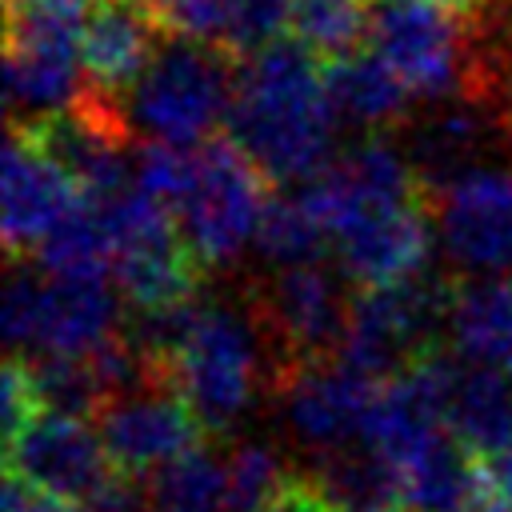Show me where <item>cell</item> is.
<instances>
[{"mask_svg": "<svg viewBox=\"0 0 512 512\" xmlns=\"http://www.w3.org/2000/svg\"><path fill=\"white\" fill-rule=\"evenodd\" d=\"M92 424L112 464L136 480H148L152 472L196 452L208 440L204 424L196 420L168 372H156L144 384L108 396Z\"/></svg>", "mask_w": 512, "mask_h": 512, "instance_id": "30bf717a", "label": "cell"}, {"mask_svg": "<svg viewBox=\"0 0 512 512\" xmlns=\"http://www.w3.org/2000/svg\"><path fill=\"white\" fill-rule=\"evenodd\" d=\"M148 504L184 512H224V460L196 448L148 476Z\"/></svg>", "mask_w": 512, "mask_h": 512, "instance_id": "cb8c5ba5", "label": "cell"}, {"mask_svg": "<svg viewBox=\"0 0 512 512\" xmlns=\"http://www.w3.org/2000/svg\"><path fill=\"white\" fill-rule=\"evenodd\" d=\"M224 132L276 188L308 184L328 168L336 132L324 64L296 36L240 60Z\"/></svg>", "mask_w": 512, "mask_h": 512, "instance_id": "6da1fadb", "label": "cell"}, {"mask_svg": "<svg viewBox=\"0 0 512 512\" xmlns=\"http://www.w3.org/2000/svg\"><path fill=\"white\" fill-rule=\"evenodd\" d=\"M508 280H512V268H508Z\"/></svg>", "mask_w": 512, "mask_h": 512, "instance_id": "836d02e7", "label": "cell"}, {"mask_svg": "<svg viewBox=\"0 0 512 512\" xmlns=\"http://www.w3.org/2000/svg\"><path fill=\"white\" fill-rule=\"evenodd\" d=\"M168 28L144 0H92L80 28L84 84L124 100L128 88L144 76Z\"/></svg>", "mask_w": 512, "mask_h": 512, "instance_id": "2e32d148", "label": "cell"}, {"mask_svg": "<svg viewBox=\"0 0 512 512\" xmlns=\"http://www.w3.org/2000/svg\"><path fill=\"white\" fill-rule=\"evenodd\" d=\"M272 188L276 184L240 152L228 132L196 144V172L172 212L188 248L208 272L236 264L256 240Z\"/></svg>", "mask_w": 512, "mask_h": 512, "instance_id": "52a82bcc", "label": "cell"}, {"mask_svg": "<svg viewBox=\"0 0 512 512\" xmlns=\"http://www.w3.org/2000/svg\"><path fill=\"white\" fill-rule=\"evenodd\" d=\"M264 512H336V508L328 504V496L316 488L308 472H292V480L280 488V496Z\"/></svg>", "mask_w": 512, "mask_h": 512, "instance_id": "f1b7e54d", "label": "cell"}, {"mask_svg": "<svg viewBox=\"0 0 512 512\" xmlns=\"http://www.w3.org/2000/svg\"><path fill=\"white\" fill-rule=\"evenodd\" d=\"M168 32L180 36H200V40H216L224 44L228 36V20H232V0H144Z\"/></svg>", "mask_w": 512, "mask_h": 512, "instance_id": "4316f807", "label": "cell"}, {"mask_svg": "<svg viewBox=\"0 0 512 512\" xmlns=\"http://www.w3.org/2000/svg\"><path fill=\"white\" fill-rule=\"evenodd\" d=\"M368 48L396 68L416 100L468 96L472 24L444 0H368Z\"/></svg>", "mask_w": 512, "mask_h": 512, "instance_id": "ba28073f", "label": "cell"}, {"mask_svg": "<svg viewBox=\"0 0 512 512\" xmlns=\"http://www.w3.org/2000/svg\"><path fill=\"white\" fill-rule=\"evenodd\" d=\"M244 296L272 356L268 392H276L292 372L340 356L356 300V284L340 264L328 260L288 264L264 276L260 284H252Z\"/></svg>", "mask_w": 512, "mask_h": 512, "instance_id": "277c9868", "label": "cell"}, {"mask_svg": "<svg viewBox=\"0 0 512 512\" xmlns=\"http://www.w3.org/2000/svg\"><path fill=\"white\" fill-rule=\"evenodd\" d=\"M0 404H4V444L12 436L24 432V424L40 412L36 408V396H32V384H28V372H24V360L12 356L4 364V380H0Z\"/></svg>", "mask_w": 512, "mask_h": 512, "instance_id": "83f0119b", "label": "cell"}, {"mask_svg": "<svg viewBox=\"0 0 512 512\" xmlns=\"http://www.w3.org/2000/svg\"><path fill=\"white\" fill-rule=\"evenodd\" d=\"M292 20V0H232V20L224 48H232L240 60L264 52L284 36Z\"/></svg>", "mask_w": 512, "mask_h": 512, "instance_id": "484cf974", "label": "cell"}, {"mask_svg": "<svg viewBox=\"0 0 512 512\" xmlns=\"http://www.w3.org/2000/svg\"><path fill=\"white\" fill-rule=\"evenodd\" d=\"M324 88H328L336 124H348L360 132H384L408 120L412 88L376 52H352V56L328 60Z\"/></svg>", "mask_w": 512, "mask_h": 512, "instance_id": "e0dca14e", "label": "cell"}, {"mask_svg": "<svg viewBox=\"0 0 512 512\" xmlns=\"http://www.w3.org/2000/svg\"><path fill=\"white\" fill-rule=\"evenodd\" d=\"M8 472L24 476L40 492L88 504L120 476L96 424L56 412H36L24 432L8 440Z\"/></svg>", "mask_w": 512, "mask_h": 512, "instance_id": "4fadbf2b", "label": "cell"}, {"mask_svg": "<svg viewBox=\"0 0 512 512\" xmlns=\"http://www.w3.org/2000/svg\"><path fill=\"white\" fill-rule=\"evenodd\" d=\"M380 384L384 380H372L336 356L292 372L272 396L284 404L292 440L308 448V456H324L364 440V424Z\"/></svg>", "mask_w": 512, "mask_h": 512, "instance_id": "7c38bea8", "label": "cell"}, {"mask_svg": "<svg viewBox=\"0 0 512 512\" xmlns=\"http://www.w3.org/2000/svg\"><path fill=\"white\" fill-rule=\"evenodd\" d=\"M504 372H512V356H508V364H504Z\"/></svg>", "mask_w": 512, "mask_h": 512, "instance_id": "d6a6232c", "label": "cell"}, {"mask_svg": "<svg viewBox=\"0 0 512 512\" xmlns=\"http://www.w3.org/2000/svg\"><path fill=\"white\" fill-rule=\"evenodd\" d=\"M456 276L420 268L404 280L356 288L340 360L372 380H392L444 348L452 320Z\"/></svg>", "mask_w": 512, "mask_h": 512, "instance_id": "5b68a950", "label": "cell"}, {"mask_svg": "<svg viewBox=\"0 0 512 512\" xmlns=\"http://www.w3.org/2000/svg\"><path fill=\"white\" fill-rule=\"evenodd\" d=\"M92 208L108 236L112 280L132 312L180 304V300L204 292L200 284H204L208 268L188 248L172 204H164L148 188L132 184Z\"/></svg>", "mask_w": 512, "mask_h": 512, "instance_id": "8992f818", "label": "cell"}, {"mask_svg": "<svg viewBox=\"0 0 512 512\" xmlns=\"http://www.w3.org/2000/svg\"><path fill=\"white\" fill-rule=\"evenodd\" d=\"M400 132H404V156L416 180L424 184L428 204L460 176L512 160V116H504L488 100H472V96L432 100V108L408 116Z\"/></svg>", "mask_w": 512, "mask_h": 512, "instance_id": "9c48e42d", "label": "cell"}, {"mask_svg": "<svg viewBox=\"0 0 512 512\" xmlns=\"http://www.w3.org/2000/svg\"><path fill=\"white\" fill-rule=\"evenodd\" d=\"M84 204V192L64 176L56 160L40 152V144L8 128L4 148V256L8 260H32L44 236L76 208Z\"/></svg>", "mask_w": 512, "mask_h": 512, "instance_id": "5bb4252c", "label": "cell"}, {"mask_svg": "<svg viewBox=\"0 0 512 512\" xmlns=\"http://www.w3.org/2000/svg\"><path fill=\"white\" fill-rule=\"evenodd\" d=\"M448 344L468 360L504 368L512 356V280L456 272Z\"/></svg>", "mask_w": 512, "mask_h": 512, "instance_id": "d6986e66", "label": "cell"}, {"mask_svg": "<svg viewBox=\"0 0 512 512\" xmlns=\"http://www.w3.org/2000/svg\"><path fill=\"white\" fill-rule=\"evenodd\" d=\"M172 384L204 424L208 440H224L248 412L260 384H272V356L248 296H208L168 364Z\"/></svg>", "mask_w": 512, "mask_h": 512, "instance_id": "7a4b0ae2", "label": "cell"}, {"mask_svg": "<svg viewBox=\"0 0 512 512\" xmlns=\"http://www.w3.org/2000/svg\"><path fill=\"white\" fill-rule=\"evenodd\" d=\"M148 512H184V508H160V504H148Z\"/></svg>", "mask_w": 512, "mask_h": 512, "instance_id": "1f68e13d", "label": "cell"}, {"mask_svg": "<svg viewBox=\"0 0 512 512\" xmlns=\"http://www.w3.org/2000/svg\"><path fill=\"white\" fill-rule=\"evenodd\" d=\"M432 220L444 252L460 276H488L512 268V168L488 164L440 196H432Z\"/></svg>", "mask_w": 512, "mask_h": 512, "instance_id": "8fae6325", "label": "cell"}, {"mask_svg": "<svg viewBox=\"0 0 512 512\" xmlns=\"http://www.w3.org/2000/svg\"><path fill=\"white\" fill-rule=\"evenodd\" d=\"M440 392L444 424L476 452H500L512 444V372L460 356L456 348H436L424 356Z\"/></svg>", "mask_w": 512, "mask_h": 512, "instance_id": "9a60e30c", "label": "cell"}, {"mask_svg": "<svg viewBox=\"0 0 512 512\" xmlns=\"http://www.w3.org/2000/svg\"><path fill=\"white\" fill-rule=\"evenodd\" d=\"M484 492L480 456L452 428L400 472V512H468Z\"/></svg>", "mask_w": 512, "mask_h": 512, "instance_id": "ac0fdd59", "label": "cell"}, {"mask_svg": "<svg viewBox=\"0 0 512 512\" xmlns=\"http://www.w3.org/2000/svg\"><path fill=\"white\" fill-rule=\"evenodd\" d=\"M240 76V56L216 40L168 32L144 76L128 88L124 112L144 140L196 148L220 136L232 92Z\"/></svg>", "mask_w": 512, "mask_h": 512, "instance_id": "3957f363", "label": "cell"}, {"mask_svg": "<svg viewBox=\"0 0 512 512\" xmlns=\"http://www.w3.org/2000/svg\"><path fill=\"white\" fill-rule=\"evenodd\" d=\"M308 476L336 512H400V472L364 440L312 456Z\"/></svg>", "mask_w": 512, "mask_h": 512, "instance_id": "ffe728a7", "label": "cell"}, {"mask_svg": "<svg viewBox=\"0 0 512 512\" xmlns=\"http://www.w3.org/2000/svg\"><path fill=\"white\" fill-rule=\"evenodd\" d=\"M480 468H484V484L496 500L512 504V444L500 448V452H488L480 456Z\"/></svg>", "mask_w": 512, "mask_h": 512, "instance_id": "f546056e", "label": "cell"}, {"mask_svg": "<svg viewBox=\"0 0 512 512\" xmlns=\"http://www.w3.org/2000/svg\"><path fill=\"white\" fill-rule=\"evenodd\" d=\"M256 248L272 268H288V264H308V260H328L332 252V236L320 224V216L304 204V196H276L264 208L260 232H256Z\"/></svg>", "mask_w": 512, "mask_h": 512, "instance_id": "7402d4cb", "label": "cell"}, {"mask_svg": "<svg viewBox=\"0 0 512 512\" xmlns=\"http://www.w3.org/2000/svg\"><path fill=\"white\" fill-rule=\"evenodd\" d=\"M288 28L320 64L352 56L368 44V0H292Z\"/></svg>", "mask_w": 512, "mask_h": 512, "instance_id": "603a6c76", "label": "cell"}, {"mask_svg": "<svg viewBox=\"0 0 512 512\" xmlns=\"http://www.w3.org/2000/svg\"><path fill=\"white\" fill-rule=\"evenodd\" d=\"M20 360H24V372H28L40 412L96 420V412L108 400V384L92 356L44 352V356H20Z\"/></svg>", "mask_w": 512, "mask_h": 512, "instance_id": "44dd1931", "label": "cell"}, {"mask_svg": "<svg viewBox=\"0 0 512 512\" xmlns=\"http://www.w3.org/2000/svg\"><path fill=\"white\" fill-rule=\"evenodd\" d=\"M468 512H512V504H504V500H496L492 492H484V496H480V500H476Z\"/></svg>", "mask_w": 512, "mask_h": 512, "instance_id": "4dcf8cb0", "label": "cell"}, {"mask_svg": "<svg viewBox=\"0 0 512 512\" xmlns=\"http://www.w3.org/2000/svg\"><path fill=\"white\" fill-rule=\"evenodd\" d=\"M292 480L280 452L256 440H240L224 460V512H264Z\"/></svg>", "mask_w": 512, "mask_h": 512, "instance_id": "d4e9b609", "label": "cell"}]
</instances>
